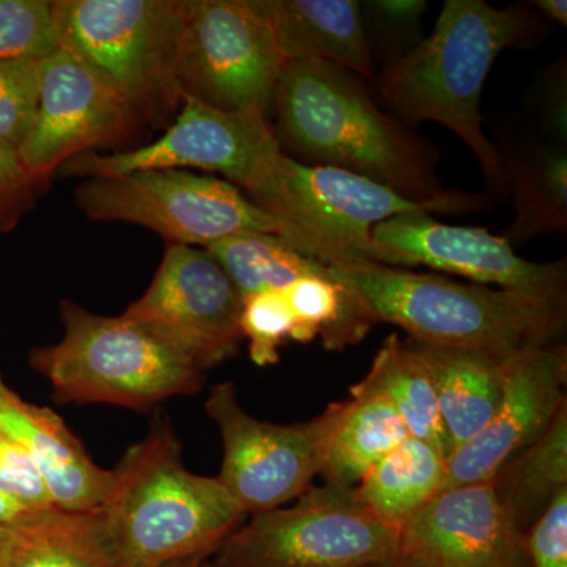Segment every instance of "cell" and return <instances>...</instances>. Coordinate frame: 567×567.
Here are the masks:
<instances>
[{"label":"cell","mask_w":567,"mask_h":567,"mask_svg":"<svg viewBox=\"0 0 567 567\" xmlns=\"http://www.w3.org/2000/svg\"><path fill=\"white\" fill-rule=\"evenodd\" d=\"M365 82L333 63L286 62L271 110L284 155L349 171L415 203L447 196L435 144L380 110Z\"/></svg>","instance_id":"obj_1"},{"label":"cell","mask_w":567,"mask_h":567,"mask_svg":"<svg viewBox=\"0 0 567 567\" xmlns=\"http://www.w3.org/2000/svg\"><path fill=\"white\" fill-rule=\"evenodd\" d=\"M546 18L527 6L496 9L484 0H446L431 35L375 76L388 114L417 125L435 122L464 141L496 196H509L505 164L484 132V85L496 59L511 48L537 47Z\"/></svg>","instance_id":"obj_2"},{"label":"cell","mask_w":567,"mask_h":567,"mask_svg":"<svg viewBox=\"0 0 567 567\" xmlns=\"http://www.w3.org/2000/svg\"><path fill=\"white\" fill-rule=\"evenodd\" d=\"M331 268L363 300L377 323L395 324L423 344L468 350L507 363L537 347L559 344L565 334L566 295L492 289L380 264Z\"/></svg>","instance_id":"obj_3"},{"label":"cell","mask_w":567,"mask_h":567,"mask_svg":"<svg viewBox=\"0 0 567 567\" xmlns=\"http://www.w3.org/2000/svg\"><path fill=\"white\" fill-rule=\"evenodd\" d=\"M182 443L166 416L126 450L112 470L103 509L117 567H164L210 558L246 514L218 477L194 475L183 464Z\"/></svg>","instance_id":"obj_4"},{"label":"cell","mask_w":567,"mask_h":567,"mask_svg":"<svg viewBox=\"0 0 567 567\" xmlns=\"http://www.w3.org/2000/svg\"><path fill=\"white\" fill-rule=\"evenodd\" d=\"M278 219L281 238L328 267L380 264L390 259L372 238L377 224L405 213H472L491 207L487 194L451 192L415 203L349 171L309 166L282 155L251 197Z\"/></svg>","instance_id":"obj_5"},{"label":"cell","mask_w":567,"mask_h":567,"mask_svg":"<svg viewBox=\"0 0 567 567\" xmlns=\"http://www.w3.org/2000/svg\"><path fill=\"white\" fill-rule=\"evenodd\" d=\"M62 339L35 347L29 364L58 404H106L151 412L203 390L204 372L126 317L93 315L61 301Z\"/></svg>","instance_id":"obj_6"},{"label":"cell","mask_w":567,"mask_h":567,"mask_svg":"<svg viewBox=\"0 0 567 567\" xmlns=\"http://www.w3.org/2000/svg\"><path fill=\"white\" fill-rule=\"evenodd\" d=\"M185 0H54L62 50L91 70L148 128L181 111Z\"/></svg>","instance_id":"obj_7"},{"label":"cell","mask_w":567,"mask_h":567,"mask_svg":"<svg viewBox=\"0 0 567 567\" xmlns=\"http://www.w3.org/2000/svg\"><path fill=\"white\" fill-rule=\"evenodd\" d=\"M290 507L252 514L216 548L212 567H368L401 554V532L354 487L312 486Z\"/></svg>","instance_id":"obj_8"},{"label":"cell","mask_w":567,"mask_h":567,"mask_svg":"<svg viewBox=\"0 0 567 567\" xmlns=\"http://www.w3.org/2000/svg\"><path fill=\"white\" fill-rule=\"evenodd\" d=\"M91 221L147 227L169 245L207 248L230 235L275 234L282 226L233 183L183 169L87 177L74 189Z\"/></svg>","instance_id":"obj_9"},{"label":"cell","mask_w":567,"mask_h":567,"mask_svg":"<svg viewBox=\"0 0 567 567\" xmlns=\"http://www.w3.org/2000/svg\"><path fill=\"white\" fill-rule=\"evenodd\" d=\"M286 62L260 0H185L178 58L183 96L270 117Z\"/></svg>","instance_id":"obj_10"},{"label":"cell","mask_w":567,"mask_h":567,"mask_svg":"<svg viewBox=\"0 0 567 567\" xmlns=\"http://www.w3.org/2000/svg\"><path fill=\"white\" fill-rule=\"evenodd\" d=\"M282 155L264 111H221L183 96L181 111L158 140L132 151L84 153L61 171L82 178L142 169L204 171L223 175L251 197Z\"/></svg>","instance_id":"obj_11"},{"label":"cell","mask_w":567,"mask_h":567,"mask_svg":"<svg viewBox=\"0 0 567 567\" xmlns=\"http://www.w3.org/2000/svg\"><path fill=\"white\" fill-rule=\"evenodd\" d=\"M241 303L204 248L167 245L151 286L122 316L205 374L240 350Z\"/></svg>","instance_id":"obj_12"},{"label":"cell","mask_w":567,"mask_h":567,"mask_svg":"<svg viewBox=\"0 0 567 567\" xmlns=\"http://www.w3.org/2000/svg\"><path fill=\"white\" fill-rule=\"evenodd\" d=\"M205 412L223 440L216 477L246 517L281 507L312 487L320 470V416L300 424L257 420L238 402L233 382L212 388Z\"/></svg>","instance_id":"obj_13"},{"label":"cell","mask_w":567,"mask_h":567,"mask_svg":"<svg viewBox=\"0 0 567 567\" xmlns=\"http://www.w3.org/2000/svg\"><path fill=\"white\" fill-rule=\"evenodd\" d=\"M147 128L91 70L59 48L41 61L39 110L20 156L32 174L51 181L84 153L132 151Z\"/></svg>","instance_id":"obj_14"},{"label":"cell","mask_w":567,"mask_h":567,"mask_svg":"<svg viewBox=\"0 0 567 567\" xmlns=\"http://www.w3.org/2000/svg\"><path fill=\"white\" fill-rule=\"evenodd\" d=\"M372 238L390 267H427L464 276L481 286L524 292L566 295L567 262L525 260L505 237L480 227L450 226L429 213H405L377 224Z\"/></svg>","instance_id":"obj_15"},{"label":"cell","mask_w":567,"mask_h":567,"mask_svg":"<svg viewBox=\"0 0 567 567\" xmlns=\"http://www.w3.org/2000/svg\"><path fill=\"white\" fill-rule=\"evenodd\" d=\"M566 382L567 350L561 342L514 358L494 415L447 457L445 488L491 481L506 462L546 434L567 404Z\"/></svg>","instance_id":"obj_16"},{"label":"cell","mask_w":567,"mask_h":567,"mask_svg":"<svg viewBox=\"0 0 567 567\" xmlns=\"http://www.w3.org/2000/svg\"><path fill=\"white\" fill-rule=\"evenodd\" d=\"M401 551L432 567H528L525 536L492 481L445 488L401 532Z\"/></svg>","instance_id":"obj_17"},{"label":"cell","mask_w":567,"mask_h":567,"mask_svg":"<svg viewBox=\"0 0 567 567\" xmlns=\"http://www.w3.org/2000/svg\"><path fill=\"white\" fill-rule=\"evenodd\" d=\"M0 429L29 451L55 507L91 511L110 498L114 473L89 456L84 445L48 406L29 404L0 375Z\"/></svg>","instance_id":"obj_18"},{"label":"cell","mask_w":567,"mask_h":567,"mask_svg":"<svg viewBox=\"0 0 567 567\" xmlns=\"http://www.w3.org/2000/svg\"><path fill=\"white\" fill-rule=\"evenodd\" d=\"M287 62L322 61L375 80L357 0H260Z\"/></svg>","instance_id":"obj_19"},{"label":"cell","mask_w":567,"mask_h":567,"mask_svg":"<svg viewBox=\"0 0 567 567\" xmlns=\"http://www.w3.org/2000/svg\"><path fill=\"white\" fill-rule=\"evenodd\" d=\"M320 420L319 476L333 486L357 487L371 466L412 436L385 395L363 380L350 388L349 399L328 406Z\"/></svg>","instance_id":"obj_20"},{"label":"cell","mask_w":567,"mask_h":567,"mask_svg":"<svg viewBox=\"0 0 567 567\" xmlns=\"http://www.w3.org/2000/svg\"><path fill=\"white\" fill-rule=\"evenodd\" d=\"M0 567H117L103 506L55 507L0 527Z\"/></svg>","instance_id":"obj_21"},{"label":"cell","mask_w":567,"mask_h":567,"mask_svg":"<svg viewBox=\"0 0 567 567\" xmlns=\"http://www.w3.org/2000/svg\"><path fill=\"white\" fill-rule=\"evenodd\" d=\"M413 344L434 383L451 454L472 440L494 415L505 394L513 360L503 363L468 350L417 341Z\"/></svg>","instance_id":"obj_22"},{"label":"cell","mask_w":567,"mask_h":567,"mask_svg":"<svg viewBox=\"0 0 567 567\" xmlns=\"http://www.w3.org/2000/svg\"><path fill=\"white\" fill-rule=\"evenodd\" d=\"M516 218L505 235L511 248L535 238L567 233L566 145H525L499 152Z\"/></svg>","instance_id":"obj_23"},{"label":"cell","mask_w":567,"mask_h":567,"mask_svg":"<svg viewBox=\"0 0 567 567\" xmlns=\"http://www.w3.org/2000/svg\"><path fill=\"white\" fill-rule=\"evenodd\" d=\"M447 456L424 440L409 436L380 458L354 487L380 520L399 532L445 488Z\"/></svg>","instance_id":"obj_24"},{"label":"cell","mask_w":567,"mask_h":567,"mask_svg":"<svg viewBox=\"0 0 567 567\" xmlns=\"http://www.w3.org/2000/svg\"><path fill=\"white\" fill-rule=\"evenodd\" d=\"M491 481L511 524L527 535L555 498L567 491V404L546 434L506 462Z\"/></svg>","instance_id":"obj_25"},{"label":"cell","mask_w":567,"mask_h":567,"mask_svg":"<svg viewBox=\"0 0 567 567\" xmlns=\"http://www.w3.org/2000/svg\"><path fill=\"white\" fill-rule=\"evenodd\" d=\"M363 382L385 395L410 435L432 443L450 456L434 383L412 339L402 341L398 334L385 339Z\"/></svg>","instance_id":"obj_26"},{"label":"cell","mask_w":567,"mask_h":567,"mask_svg":"<svg viewBox=\"0 0 567 567\" xmlns=\"http://www.w3.org/2000/svg\"><path fill=\"white\" fill-rule=\"evenodd\" d=\"M221 265L241 300L278 290L305 276L324 275L330 267L295 249L275 234L230 235L204 248Z\"/></svg>","instance_id":"obj_27"},{"label":"cell","mask_w":567,"mask_h":567,"mask_svg":"<svg viewBox=\"0 0 567 567\" xmlns=\"http://www.w3.org/2000/svg\"><path fill=\"white\" fill-rule=\"evenodd\" d=\"M361 3L364 32L374 62L383 69L402 61L420 47L423 37V17L427 11L424 0H368Z\"/></svg>","instance_id":"obj_28"},{"label":"cell","mask_w":567,"mask_h":567,"mask_svg":"<svg viewBox=\"0 0 567 567\" xmlns=\"http://www.w3.org/2000/svg\"><path fill=\"white\" fill-rule=\"evenodd\" d=\"M59 48L54 0H0V63L43 61Z\"/></svg>","instance_id":"obj_29"},{"label":"cell","mask_w":567,"mask_h":567,"mask_svg":"<svg viewBox=\"0 0 567 567\" xmlns=\"http://www.w3.org/2000/svg\"><path fill=\"white\" fill-rule=\"evenodd\" d=\"M41 61L0 63V145L20 153L35 122Z\"/></svg>","instance_id":"obj_30"},{"label":"cell","mask_w":567,"mask_h":567,"mask_svg":"<svg viewBox=\"0 0 567 567\" xmlns=\"http://www.w3.org/2000/svg\"><path fill=\"white\" fill-rule=\"evenodd\" d=\"M240 327L249 342V354L254 364H276L279 347L292 339L295 320L282 289L249 295L241 303Z\"/></svg>","instance_id":"obj_31"},{"label":"cell","mask_w":567,"mask_h":567,"mask_svg":"<svg viewBox=\"0 0 567 567\" xmlns=\"http://www.w3.org/2000/svg\"><path fill=\"white\" fill-rule=\"evenodd\" d=\"M0 496L29 514L55 509L47 483L29 451L0 429Z\"/></svg>","instance_id":"obj_32"},{"label":"cell","mask_w":567,"mask_h":567,"mask_svg":"<svg viewBox=\"0 0 567 567\" xmlns=\"http://www.w3.org/2000/svg\"><path fill=\"white\" fill-rule=\"evenodd\" d=\"M50 182L32 174L20 153L0 145V235L20 226Z\"/></svg>","instance_id":"obj_33"},{"label":"cell","mask_w":567,"mask_h":567,"mask_svg":"<svg viewBox=\"0 0 567 567\" xmlns=\"http://www.w3.org/2000/svg\"><path fill=\"white\" fill-rule=\"evenodd\" d=\"M528 567H567V491L525 535Z\"/></svg>","instance_id":"obj_34"},{"label":"cell","mask_w":567,"mask_h":567,"mask_svg":"<svg viewBox=\"0 0 567 567\" xmlns=\"http://www.w3.org/2000/svg\"><path fill=\"white\" fill-rule=\"evenodd\" d=\"M536 122L548 142L566 145L567 140V78L566 59H558L539 78L533 93Z\"/></svg>","instance_id":"obj_35"},{"label":"cell","mask_w":567,"mask_h":567,"mask_svg":"<svg viewBox=\"0 0 567 567\" xmlns=\"http://www.w3.org/2000/svg\"><path fill=\"white\" fill-rule=\"evenodd\" d=\"M535 9L540 11L547 21H555L558 24H567L566 0H536Z\"/></svg>","instance_id":"obj_36"},{"label":"cell","mask_w":567,"mask_h":567,"mask_svg":"<svg viewBox=\"0 0 567 567\" xmlns=\"http://www.w3.org/2000/svg\"><path fill=\"white\" fill-rule=\"evenodd\" d=\"M29 516L31 514L24 513L20 507L11 505L3 496H0V527L18 524V522L24 520Z\"/></svg>","instance_id":"obj_37"},{"label":"cell","mask_w":567,"mask_h":567,"mask_svg":"<svg viewBox=\"0 0 567 567\" xmlns=\"http://www.w3.org/2000/svg\"><path fill=\"white\" fill-rule=\"evenodd\" d=\"M368 567H432L420 561V559L410 557V555L399 554L395 557L385 559V561L375 563V565Z\"/></svg>","instance_id":"obj_38"},{"label":"cell","mask_w":567,"mask_h":567,"mask_svg":"<svg viewBox=\"0 0 567 567\" xmlns=\"http://www.w3.org/2000/svg\"><path fill=\"white\" fill-rule=\"evenodd\" d=\"M207 557H197L192 559H185V561L171 563V565L164 567H203L204 563L207 561Z\"/></svg>","instance_id":"obj_39"},{"label":"cell","mask_w":567,"mask_h":567,"mask_svg":"<svg viewBox=\"0 0 567 567\" xmlns=\"http://www.w3.org/2000/svg\"><path fill=\"white\" fill-rule=\"evenodd\" d=\"M203 567H212L207 561L204 563Z\"/></svg>","instance_id":"obj_40"}]
</instances>
